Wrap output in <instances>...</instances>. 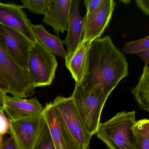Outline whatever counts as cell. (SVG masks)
Instances as JSON below:
<instances>
[{
    "mask_svg": "<svg viewBox=\"0 0 149 149\" xmlns=\"http://www.w3.org/2000/svg\"><path fill=\"white\" fill-rule=\"evenodd\" d=\"M128 74V64L124 54L114 45L109 36H106L90 43L79 84L87 91L100 85L109 96Z\"/></svg>",
    "mask_w": 149,
    "mask_h": 149,
    "instance_id": "obj_1",
    "label": "cell"
},
{
    "mask_svg": "<svg viewBox=\"0 0 149 149\" xmlns=\"http://www.w3.org/2000/svg\"><path fill=\"white\" fill-rule=\"evenodd\" d=\"M135 111L120 112L101 123L97 136L109 149H138Z\"/></svg>",
    "mask_w": 149,
    "mask_h": 149,
    "instance_id": "obj_2",
    "label": "cell"
},
{
    "mask_svg": "<svg viewBox=\"0 0 149 149\" xmlns=\"http://www.w3.org/2000/svg\"><path fill=\"white\" fill-rule=\"evenodd\" d=\"M108 97L100 85L87 91L75 83L71 97L87 131L92 136L98 131L102 112Z\"/></svg>",
    "mask_w": 149,
    "mask_h": 149,
    "instance_id": "obj_3",
    "label": "cell"
},
{
    "mask_svg": "<svg viewBox=\"0 0 149 149\" xmlns=\"http://www.w3.org/2000/svg\"><path fill=\"white\" fill-rule=\"evenodd\" d=\"M0 72L9 87L13 97L24 98L34 95L36 87L27 71L15 61L0 39Z\"/></svg>",
    "mask_w": 149,
    "mask_h": 149,
    "instance_id": "obj_4",
    "label": "cell"
},
{
    "mask_svg": "<svg viewBox=\"0 0 149 149\" xmlns=\"http://www.w3.org/2000/svg\"><path fill=\"white\" fill-rule=\"evenodd\" d=\"M58 62L55 55L36 41L30 50L28 71L36 87L51 85Z\"/></svg>",
    "mask_w": 149,
    "mask_h": 149,
    "instance_id": "obj_5",
    "label": "cell"
},
{
    "mask_svg": "<svg viewBox=\"0 0 149 149\" xmlns=\"http://www.w3.org/2000/svg\"><path fill=\"white\" fill-rule=\"evenodd\" d=\"M52 104L60 113L80 148L87 149L92 136L87 131L71 96H57Z\"/></svg>",
    "mask_w": 149,
    "mask_h": 149,
    "instance_id": "obj_6",
    "label": "cell"
},
{
    "mask_svg": "<svg viewBox=\"0 0 149 149\" xmlns=\"http://www.w3.org/2000/svg\"><path fill=\"white\" fill-rule=\"evenodd\" d=\"M10 134L19 149H34L45 122L43 113L16 120H9Z\"/></svg>",
    "mask_w": 149,
    "mask_h": 149,
    "instance_id": "obj_7",
    "label": "cell"
},
{
    "mask_svg": "<svg viewBox=\"0 0 149 149\" xmlns=\"http://www.w3.org/2000/svg\"><path fill=\"white\" fill-rule=\"evenodd\" d=\"M44 115L56 149H80L52 102L46 104Z\"/></svg>",
    "mask_w": 149,
    "mask_h": 149,
    "instance_id": "obj_8",
    "label": "cell"
},
{
    "mask_svg": "<svg viewBox=\"0 0 149 149\" xmlns=\"http://www.w3.org/2000/svg\"><path fill=\"white\" fill-rule=\"evenodd\" d=\"M0 39L17 64L27 71L30 50L33 44L19 31L1 24Z\"/></svg>",
    "mask_w": 149,
    "mask_h": 149,
    "instance_id": "obj_9",
    "label": "cell"
},
{
    "mask_svg": "<svg viewBox=\"0 0 149 149\" xmlns=\"http://www.w3.org/2000/svg\"><path fill=\"white\" fill-rule=\"evenodd\" d=\"M22 5L0 2V24L22 33L33 44L37 40L31 29V23L23 10Z\"/></svg>",
    "mask_w": 149,
    "mask_h": 149,
    "instance_id": "obj_10",
    "label": "cell"
},
{
    "mask_svg": "<svg viewBox=\"0 0 149 149\" xmlns=\"http://www.w3.org/2000/svg\"><path fill=\"white\" fill-rule=\"evenodd\" d=\"M116 6L113 0H103L99 9L93 14L84 16L83 41L100 38L108 26Z\"/></svg>",
    "mask_w": 149,
    "mask_h": 149,
    "instance_id": "obj_11",
    "label": "cell"
},
{
    "mask_svg": "<svg viewBox=\"0 0 149 149\" xmlns=\"http://www.w3.org/2000/svg\"><path fill=\"white\" fill-rule=\"evenodd\" d=\"M44 107L36 98L27 99L10 97L4 98V113L9 120H16L43 113Z\"/></svg>",
    "mask_w": 149,
    "mask_h": 149,
    "instance_id": "obj_12",
    "label": "cell"
},
{
    "mask_svg": "<svg viewBox=\"0 0 149 149\" xmlns=\"http://www.w3.org/2000/svg\"><path fill=\"white\" fill-rule=\"evenodd\" d=\"M84 18L79 11V1L72 0L69 17L68 33L63 42L67 47V56L70 57L83 42Z\"/></svg>",
    "mask_w": 149,
    "mask_h": 149,
    "instance_id": "obj_13",
    "label": "cell"
},
{
    "mask_svg": "<svg viewBox=\"0 0 149 149\" xmlns=\"http://www.w3.org/2000/svg\"><path fill=\"white\" fill-rule=\"evenodd\" d=\"M72 0H49L48 10L42 22L53 28L56 34L68 30Z\"/></svg>",
    "mask_w": 149,
    "mask_h": 149,
    "instance_id": "obj_14",
    "label": "cell"
},
{
    "mask_svg": "<svg viewBox=\"0 0 149 149\" xmlns=\"http://www.w3.org/2000/svg\"><path fill=\"white\" fill-rule=\"evenodd\" d=\"M31 29L37 41L54 55L65 59L67 52L64 43L57 36L52 35L45 30L42 24H31Z\"/></svg>",
    "mask_w": 149,
    "mask_h": 149,
    "instance_id": "obj_15",
    "label": "cell"
},
{
    "mask_svg": "<svg viewBox=\"0 0 149 149\" xmlns=\"http://www.w3.org/2000/svg\"><path fill=\"white\" fill-rule=\"evenodd\" d=\"M90 43V41H83L72 55L65 58V66L70 72L76 84H79L81 80Z\"/></svg>",
    "mask_w": 149,
    "mask_h": 149,
    "instance_id": "obj_16",
    "label": "cell"
},
{
    "mask_svg": "<svg viewBox=\"0 0 149 149\" xmlns=\"http://www.w3.org/2000/svg\"><path fill=\"white\" fill-rule=\"evenodd\" d=\"M131 93L141 109L149 113V65H145L137 85Z\"/></svg>",
    "mask_w": 149,
    "mask_h": 149,
    "instance_id": "obj_17",
    "label": "cell"
},
{
    "mask_svg": "<svg viewBox=\"0 0 149 149\" xmlns=\"http://www.w3.org/2000/svg\"><path fill=\"white\" fill-rule=\"evenodd\" d=\"M34 149H56L46 121Z\"/></svg>",
    "mask_w": 149,
    "mask_h": 149,
    "instance_id": "obj_18",
    "label": "cell"
},
{
    "mask_svg": "<svg viewBox=\"0 0 149 149\" xmlns=\"http://www.w3.org/2000/svg\"><path fill=\"white\" fill-rule=\"evenodd\" d=\"M149 49V35L142 39L126 43L124 44L122 52L128 54H136Z\"/></svg>",
    "mask_w": 149,
    "mask_h": 149,
    "instance_id": "obj_19",
    "label": "cell"
},
{
    "mask_svg": "<svg viewBox=\"0 0 149 149\" xmlns=\"http://www.w3.org/2000/svg\"><path fill=\"white\" fill-rule=\"evenodd\" d=\"M23 8L28 9L31 12L44 15L47 12L49 0H22Z\"/></svg>",
    "mask_w": 149,
    "mask_h": 149,
    "instance_id": "obj_20",
    "label": "cell"
},
{
    "mask_svg": "<svg viewBox=\"0 0 149 149\" xmlns=\"http://www.w3.org/2000/svg\"><path fill=\"white\" fill-rule=\"evenodd\" d=\"M103 0H85L84 4L86 8V16L90 15L97 11L100 7Z\"/></svg>",
    "mask_w": 149,
    "mask_h": 149,
    "instance_id": "obj_21",
    "label": "cell"
},
{
    "mask_svg": "<svg viewBox=\"0 0 149 149\" xmlns=\"http://www.w3.org/2000/svg\"><path fill=\"white\" fill-rule=\"evenodd\" d=\"M137 135L138 149H149V139L142 132L139 130L136 125L134 127Z\"/></svg>",
    "mask_w": 149,
    "mask_h": 149,
    "instance_id": "obj_22",
    "label": "cell"
},
{
    "mask_svg": "<svg viewBox=\"0 0 149 149\" xmlns=\"http://www.w3.org/2000/svg\"><path fill=\"white\" fill-rule=\"evenodd\" d=\"M10 134L9 121L5 114L0 113V136Z\"/></svg>",
    "mask_w": 149,
    "mask_h": 149,
    "instance_id": "obj_23",
    "label": "cell"
},
{
    "mask_svg": "<svg viewBox=\"0 0 149 149\" xmlns=\"http://www.w3.org/2000/svg\"><path fill=\"white\" fill-rule=\"evenodd\" d=\"M0 149H19L14 138L10 136L4 140L0 136Z\"/></svg>",
    "mask_w": 149,
    "mask_h": 149,
    "instance_id": "obj_24",
    "label": "cell"
},
{
    "mask_svg": "<svg viewBox=\"0 0 149 149\" xmlns=\"http://www.w3.org/2000/svg\"><path fill=\"white\" fill-rule=\"evenodd\" d=\"M136 127L149 139V120L143 119L138 121L136 124Z\"/></svg>",
    "mask_w": 149,
    "mask_h": 149,
    "instance_id": "obj_25",
    "label": "cell"
},
{
    "mask_svg": "<svg viewBox=\"0 0 149 149\" xmlns=\"http://www.w3.org/2000/svg\"><path fill=\"white\" fill-rule=\"evenodd\" d=\"M136 4L146 15L149 16V0H136Z\"/></svg>",
    "mask_w": 149,
    "mask_h": 149,
    "instance_id": "obj_26",
    "label": "cell"
},
{
    "mask_svg": "<svg viewBox=\"0 0 149 149\" xmlns=\"http://www.w3.org/2000/svg\"><path fill=\"white\" fill-rule=\"evenodd\" d=\"M0 90L3 93V94L7 95L9 92V87L6 81L4 80L1 73L0 72Z\"/></svg>",
    "mask_w": 149,
    "mask_h": 149,
    "instance_id": "obj_27",
    "label": "cell"
},
{
    "mask_svg": "<svg viewBox=\"0 0 149 149\" xmlns=\"http://www.w3.org/2000/svg\"><path fill=\"white\" fill-rule=\"evenodd\" d=\"M136 54L144 62L145 65H149V49Z\"/></svg>",
    "mask_w": 149,
    "mask_h": 149,
    "instance_id": "obj_28",
    "label": "cell"
},
{
    "mask_svg": "<svg viewBox=\"0 0 149 149\" xmlns=\"http://www.w3.org/2000/svg\"><path fill=\"white\" fill-rule=\"evenodd\" d=\"M6 95L0 90V113L4 114V98Z\"/></svg>",
    "mask_w": 149,
    "mask_h": 149,
    "instance_id": "obj_29",
    "label": "cell"
},
{
    "mask_svg": "<svg viewBox=\"0 0 149 149\" xmlns=\"http://www.w3.org/2000/svg\"><path fill=\"white\" fill-rule=\"evenodd\" d=\"M130 1H121V2H122L124 3V4H127V3H129L130 2Z\"/></svg>",
    "mask_w": 149,
    "mask_h": 149,
    "instance_id": "obj_30",
    "label": "cell"
}]
</instances>
